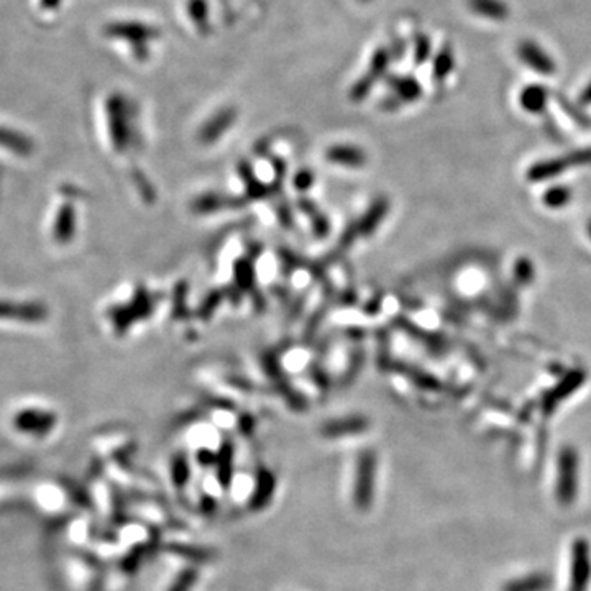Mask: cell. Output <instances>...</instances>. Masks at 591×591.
Instances as JSON below:
<instances>
[{
    "mask_svg": "<svg viewBox=\"0 0 591 591\" xmlns=\"http://www.w3.org/2000/svg\"><path fill=\"white\" fill-rule=\"evenodd\" d=\"M373 457L370 453L363 455L360 462V481H359V491H356V498H359L360 504H366L371 498L373 490Z\"/></svg>",
    "mask_w": 591,
    "mask_h": 591,
    "instance_id": "7a4b0ae2",
    "label": "cell"
},
{
    "mask_svg": "<svg viewBox=\"0 0 591 591\" xmlns=\"http://www.w3.org/2000/svg\"><path fill=\"white\" fill-rule=\"evenodd\" d=\"M547 101V91L542 86H530V88L524 89L523 96H520V104L524 108L530 112H539L544 108Z\"/></svg>",
    "mask_w": 591,
    "mask_h": 591,
    "instance_id": "277c9868",
    "label": "cell"
},
{
    "mask_svg": "<svg viewBox=\"0 0 591 591\" xmlns=\"http://www.w3.org/2000/svg\"><path fill=\"white\" fill-rule=\"evenodd\" d=\"M582 99L585 101V102H591V83H590V86L587 89H585V92H583V97Z\"/></svg>",
    "mask_w": 591,
    "mask_h": 591,
    "instance_id": "ba28073f",
    "label": "cell"
},
{
    "mask_svg": "<svg viewBox=\"0 0 591 591\" xmlns=\"http://www.w3.org/2000/svg\"><path fill=\"white\" fill-rule=\"evenodd\" d=\"M519 58L540 74H552L555 71V63L539 45L534 41H524L519 45Z\"/></svg>",
    "mask_w": 591,
    "mask_h": 591,
    "instance_id": "6da1fadb",
    "label": "cell"
},
{
    "mask_svg": "<svg viewBox=\"0 0 591 591\" xmlns=\"http://www.w3.org/2000/svg\"><path fill=\"white\" fill-rule=\"evenodd\" d=\"M471 10L490 20H504L508 17V5L503 0H470Z\"/></svg>",
    "mask_w": 591,
    "mask_h": 591,
    "instance_id": "3957f363",
    "label": "cell"
},
{
    "mask_svg": "<svg viewBox=\"0 0 591 591\" xmlns=\"http://www.w3.org/2000/svg\"><path fill=\"white\" fill-rule=\"evenodd\" d=\"M438 63L442 64V66H438V68H436V73H437V76H446V74H448L450 73V69H452V66H453V61H452V54H450V51H442V54L441 56H438Z\"/></svg>",
    "mask_w": 591,
    "mask_h": 591,
    "instance_id": "8992f818",
    "label": "cell"
},
{
    "mask_svg": "<svg viewBox=\"0 0 591 591\" xmlns=\"http://www.w3.org/2000/svg\"><path fill=\"white\" fill-rule=\"evenodd\" d=\"M20 427L24 431H34V432H43L46 431L48 427L51 426V421L50 417H43V416H24L21 417V421H19Z\"/></svg>",
    "mask_w": 591,
    "mask_h": 591,
    "instance_id": "5b68a950",
    "label": "cell"
},
{
    "mask_svg": "<svg viewBox=\"0 0 591 591\" xmlns=\"http://www.w3.org/2000/svg\"><path fill=\"white\" fill-rule=\"evenodd\" d=\"M192 583V577H181V580L180 582H178V585H180V587H178V590L180 591H186L187 588H189V585Z\"/></svg>",
    "mask_w": 591,
    "mask_h": 591,
    "instance_id": "52a82bcc",
    "label": "cell"
}]
</instances>
